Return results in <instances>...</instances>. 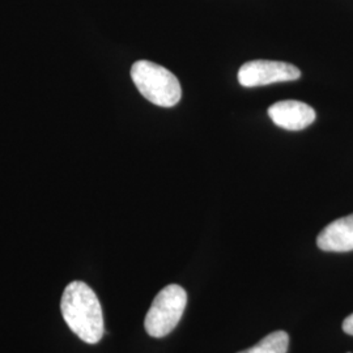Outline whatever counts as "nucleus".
<instances>
[{"label": "nucleus", "mask_w": 353, "mask_h": 353, "mask_svg": "<svg viewBox=\"0 0 353 353\" xmlns=\"http://www.w3.org/2000/svg\"><path fill=\"white\" fill-rule=\"evenodd\" d=\"M61 310L70 330L80 341L97 344L105 334L101 303L88 284L70 283L63 292Z\"/></svg>", "instance_id": "f257e3e1"}, {"label": "nucleus", "mask_w": 353, "mask_h": 353, "mask_svg": "<svg viewBox=\"0 0 353 353\" xmlns=\"http://www.w3.org/2000/svg\"><path fill=\"white\" fill-rule=\"evenodd\" d=\"M131 77L143 97L157 106L172 108L182 97L178 79L159 64L139 61L132 65Z\"/></svg>", "instance_id": "f03ea898"}, {"label": "nucleus", "mask_w": 353, "mask_h": 353, "mask_svg": "<svg viewBox=\"0 0 353 353\" xmlns=\"http://www.w3.org/2000/svg\"><path fill=\"white\" fill-rule=\"evenodd\" d=\"M188 305V293L181 285L170 284L154 297L144 319L152 338H164L176 327Z\"/></svg>", "instance_id": "7ed1b4c3"}, {"label": "nucleus", "mask_w": 353, "mask_h": 353, "mask_svg": "<svg viewBox=\"0 0 353 353\" xmlns=\"http://www.w3.org/2000/svg\"><path fill=\"white\" fill-rule=\"evenodd\" d=\"M300 76V70L293 64L275 61H252L241 67L239 81L242 87L254 88L274 83L293 81Z\"/></svg>", "instance_id": "20e7f679"}, {"label": "nucleus", "mask_w": 353, "mask_h": 353, "mask_svg": "<svg viewBox=\"0 0 353 353\" xmlns=\"http://www.w3.org/2000/svg\"><path fill=\"white\" fill-rule=\"evenodd\" d=\"M271 121L284 130L300 131L316 121V110L307 103L287 100L274 103L268 109Z\"/></svg>", "instance_id": "39448f33"}, {"label": "nucleus", "mask_w": 353, "mask_h": 353, "mask_svg": "<svg viewBox=\"0 0 353 353\" xmlns=\"http://www.w3.org/2000/svg\"><path fill=\"white\" fill-rule=\"evenodd\" d=\"M316 245L321 250L330 252H347L353 250V214L332 221L325 228Z\"/></svg>", "instance_id": "423d86ee"}, {"label": "nucleus", "mask_w": 353, "mask_h": 353, "mask_svg": "<svg viewBox=\"0 0 353 353\" xmlns=\"http://www.w3.org/2000/svg\"><path fill=\"white\" fill-rule=\"evenodd\" d=\"M290 347V336L285 331H275L249 350L239 353H287Z\"/></svg>", "instance_id": "0eeeda50"}, {"label": "nucleus", "mask_w": 353, "mask_h": 353, "mask_svg": "<svg viewBox=\"0 0 353 353\" xmlns=\"http://www.w3.org/2000/svg\"><path fill=\"white\" fill-rule=\"evenodd\" d=\"M343 331L347 332L348 335H352L353 336V314L350 316H347L343 322Z\"/></svg>", "instance_id": "6e6552de"}]
</instances>
